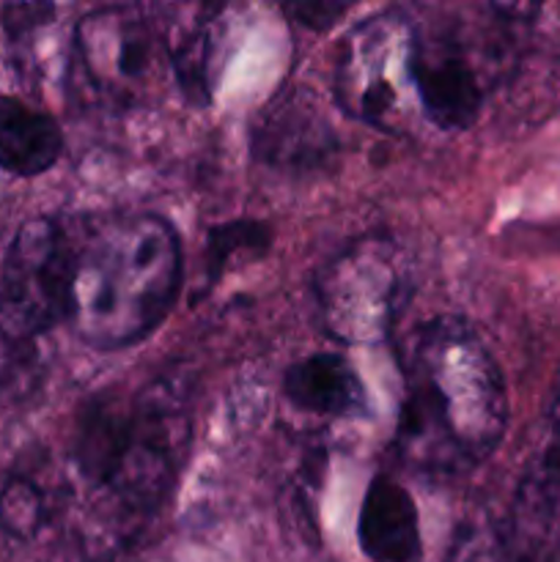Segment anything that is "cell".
Returning <instances> with one entry per match:
<instances>
[{
  "instance_id": "cell-1",
  "label": "cell",
  "mask_w": 560,
  "mask_h": 562,
  "mask_svg": "<svg viewBox=\"0 0 560 562\" xmlns=\"http://www.w3.org/2000/svg\"><path fill=\"white\" fill-rule=\"evenodd\" d=\"M508 393L475 329L456 316L426 322L412 338L395 448L406 464L456 475L503 442Z\"/></svg>"
},
{
  "instance_id": "cell-2",
  "label": "cell",
  "mask_w": 560,
  "mask_h": 562,
  "mask_svg": "<svg viewBox=\"0 0 560 562\" xmlns=\"http://www.w3.org/2000/svg\"><path fill=\"white\" fill-rule=\"evenodd\" d=\"M181 269L179 236L168 220L157 214L104 220L77 247L69 322L93 349H126L173 311Z\"/></svg>"
},
{
  "instance_id": "cell-3",
  "label": "cell",
  "mask_w": 560,
  "mask_h": 562,
  "mask_svg": "<svg viewBox=\"0 0 560 562\" xmlns=\"http://www.w3.org/2000/svg\"><path fill=\"white\" fill-rule=\"evenodd\" d=\"M187 442L184 395L173 382H157L137 398L91 401L77 420L75 464L91 486L146 514L170 494Z\"/></svg>"
},
{
  "instance_id": "cell-4",
  "label": "cell",
  "mask_w": 560,
  "mask_h": 562,
  "mask_svg": "<svg viewBox=\"0 0 560 562\" xmlns=\"http://www.w3.org/2000/svg\"><path fill=\"white\" fill-rule=\"evenodd\" d=\"M417 27L379 14L344 36L335 58V99L351 119L382 132L404 130L415 93Z\"/></svg>"
},
{
  "instance_id": "cell-5",
  "label": "cell",
  "mask_w": 560,
  "mask_h": 562,
  "mask_svg": "<svg viewBox=\"0 0 560 562\" xmlns=\"http://www.w3.org/2000/svg\"><path fill=\"white\" fill-rule=\"evenodd\" d=\"M77 247L53 217L20 225L0 267V335L36 344L71 313Z\"/></svg>"
},
{
  "instance_id": "cell-6",
  "label": "cell",
  "mask_w": 560,
  "mask_h": 562,
  "mask_svg": "<svg viewBox=\"0 0 560 562\" xmlns=\"http://www.w3.org/2000/svg\"><path fill=\"white\" fill-rule=\"evenodd\" d=\"M316 300L329 338L351 346L382 340L406 300L399 247L382 236L351 241L322 269Z\"/></svg>"
},
{
  "instance_id": "cell-7",
  "label": "cell",
  "mask_w": 560,
  "mask_h": 562,
  "mask_svg": "<svg viewBox=\"0 0 560 562\" xmlns=\"http://www.w3.org/2000/svg\"><path fill=\"white\" fill-rule=\"evenodd\" d=\"M77 58L93 91L126 108L143 102L157 86L163 66L170 71L165 36L143 9H97L75 33Z\"/></svg>"
},
{
  "instance_id": "cell-8",
  "label": "cell",
  "mask_w": 560,
  "mask_h": 562,
  "mask_svg": "<svg viewBox=\"0 0 560 562\" xmlns=\"http://www.w3.org/2000/svg\"><path fill=\"white\" fill-rule=\"evenodd\" d=\"M338 137L316 93L291 86L272 99L253 126V154L278 173L305 176L327 168Z\"/></svg>"
},
{
  "instance_id": "cell-9",
  "label": "cell",
  "mask_w": 560,
  "mask_h": 562,
  "mask_svg": "<svg viewBox=\"0 0 560 562\" xmlns=\"http://www.w3.org/2000/svg\"><path fill=\"white\" fill-rule=\"evenodd\" d=\"M415 93L423 113L439 130H467L483 104V86L464 47L453 38H432L417 31Z\"/></svg>"
},
{
  "instance_id": "cell-10",
  "label": "cell",
  "mask_w": 560,
  "mask_h": 562,
  "mask_svg": "<svg viewBox=\"0 0 560 562\" xmlns=\"http://www.w3.org/2000/svg\"><path fill=\"white\" fill-rule=\"evenodd\" d=\"M220 14V5H181L168 11L163 27L170 75L192 104H206L212 99L214 66L225 36Z\"/></svg>"
},
{
  "instance_id": "cell-11",
  "label": "cell",
  "mask_w": 560,
  "mask_h": 562,
  "mask_svg": "<svg viewBox=\"0 0 560 562\" xmlns=\"http://www.w3.org/2000/svg\"><path fill=\"white\" fill-rule=\"evenodd\" d=\"M360 549L373 562H415L421 558V521L415 499L393 477L377 475L366 488L357 519Z\"/></svg>"
},
{
  "instance_id": "cell-12",
  "label": "cell",
  "mask_w": 560,
  "mask_h": 562,
  "mask_svg": "<svg viewBox=\"0 0 560 562\" xmlns=\"http://www.w3.org/2000/svg\"><path fill=\"white\" fill-rule=\"evenodd\" d=\"M283 395L294 409L329 420L366 415L368 409L366 387L340 355H313L294 362L283 376Z\"/></svg>"
},
{
  "instance_id": "cell-13",
  "label": "cell",
  "mask_w": 560,
  "mask_h": 562,
  "mask_svg": "<svg viewBox=\"0 0 560 562\" xmlns=\"http://www.w3.org/2000/svg\"><path fill=\"white\" fill-rule=\"evenodd\" d=\"M64 151V135L55 119L31 108L20 97L0 93V170L16 179L47 173Z\"/></svg>"
},
{
  "instance_id": "cell-14",
  "label": "cell",
  "mask_w": 560,
  "mask_h": 562,
  "mask_svg": "<svg viewBox=\"0 0 560 562\" xmlns=\"http://www.w3.org/2000/svg\"><path fill=\"white\" fill-rule=\"evenodd\" d=\"M560 503V382L547 409V426L536 456L522 475L516 494V516L525 525L547 527Z\"/></svg>"
},
{
  "instance_id": "cell-15",
  "label": "cell",
  "mask_w": 560,
  "mask_h": 562,
  "mask_svg": "<svg viewBox=\"0 0 560 562\" xmlns=\"http://www.w3.org/2000/svg\"><path fill=\"white\" fill-rule=\"evenodd\" d=\"M47 519L44 494L31 477L11 475L0 488V527L16 541H31L38 536Z\"/></svg>"
},
{
  "instance_id": "cell-16",
  "label": "cell",
  "mask_w": 560,
  "mask_h": 562,
  "mask_svg": "<svg viewBox=\"0 0 560 562\" xmlns=\"http://www.w3.org/2000/svg\"><path fill=\"white\" fill-rule=\"evenodd\" d=\"M269 247V228L253 220H234L209 231L206 241V280L209 285L223 274L231 258L245 252H264Z\"/></svg>"
},
{
  "instance_id": "cell-17",
  "label": "cell",
  "mask_w": 560,
  "mask_h": 562,
  "mask_svg": "<svg viewBox=\"0 0 560 562\" xmlns=\"http://www.w3.org/2000/svg\"><path fill=\"white\" fill-rule=\"evenodd\" d=\"M44 376L42 346L20 344L0 335V395L25 398Z\"/></svg>"
},
{
  "instance_id": "cell-18",
  "label": "cell",
  "mask_w": 560,
  "mask_h": 562,
  "mask_svg": "<svg viewBox=\"0 0 560 562\" xmlns=\"http://www.w3.org/2000/svg\"><path fill=\"white\" fill-rule=\"evenodd\" d=\"M55 14V5L47 3H11L3 9V27L9 36H25Z\"/></svg>"
},
{
  "instance_id": "cell-19",
  "label": "cell",
  "mask_w": 560,
  "mask_h": 562,
  "mask_svg": "<svg viewBox=\"0 0 560 562\" xmlns=\"http://www.w3.org/2000/svg\"><path fill=\"white\" fill-rule=\"evenodd\" d=\"M346 11L344 3H296L285 5V14L291 16L300 25L313 27V31H322V27H329L340 14Z\"/></svg>"
}]
</instances>
